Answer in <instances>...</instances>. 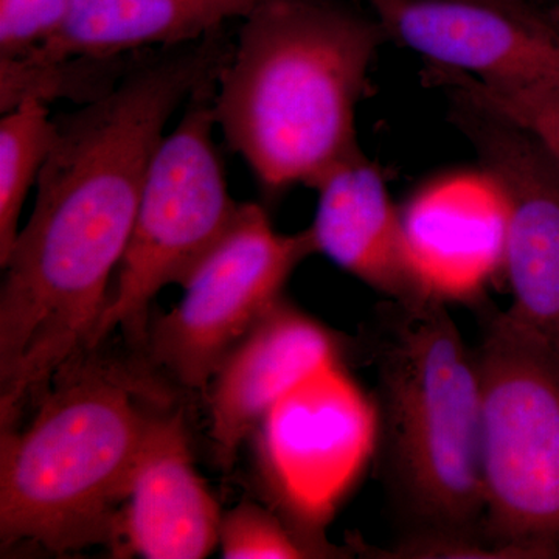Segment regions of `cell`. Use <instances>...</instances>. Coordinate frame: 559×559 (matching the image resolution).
Listing matches in <instances>:
<instances>
[{"label":"cell","instance_id":"7c38bea8","mask_svg":"<svg viewBox=\"0 0 559 559\" xmlns=\"http://www.w3.org/2000/svg\"><path fill=\"white\" fill-rule=\"evenodd\" d=\"M223 514L198 473L180 412L151 433L121 510L114 554L146 559H201L219 546Z\"/></svg>","mask_w":559,"mask_h":559},{"label":"cell","instance_id":"d6986e66","mask_svg":"<svg viewBox=\"0 0 559 559\" xmlns=\"http://www.w3.org/2000/svg\"><path fill=\"white\" fill-rule=\"evenodd\" d=\"M476 2L488 3V5L499 7V9L510 11V13L520 14V16H538L539 9L532 0H476Z\"/></svg>","mask_w":559,"mask_h":559},{"label":"cell","instance_id":"8fae6325","mask_svg":"<svg viewBox=\"0 0 559 559\" xmlns=\"http://www.w3.org/2000/svg\"><path fill=\"white\" fill-rule=\"evenodd\" d=\"M342 355L333 331L285 297L275 304L210 381V436L223 468L280 401Z\"/></svg>","mask_w":559,"mask_h":559},{"label":"cell","instance_id":"30bf717a","mask_svg":"<svg viewBox=\"0 0 559 559\" xmlns=\"http://www.w3.org/2000/svg\"><path fill=\"white\" fill-rule=\"evenodd\" d=\"M314 190L318 209L310 230L318 253L389 301L447 300L419 266L380 165L362 150L331 168Z\"/></svg>","mask_w":559,"mask_h":559},{"label":"cell","instance_id":"ac0fdd59","mask_svg":"<svg viewBox=\"0 0 559 559\" xmlns=\"http://www.w3.org/2000/svg\"><path fill=\"white\" fill-rule=\"evenodd\" d=\"M72 0H0V62L46 46L68 20Z\"/></svg>","mask_w":559,"mask_h":559},{"label":"cell","instance_id":"ffe728a7","mask_svg":"<svg viewBox=\"0 0 559 559\" xmlns=\"http://www.w3.org/2000/svg\"><path fill=\"white\" fill-rule=\"evenodd\" d=\"M544 13H546L550 24L554 25L555 31L559 33V2L551 3L550 7L544 10Z\"/></svg>","mask_w":559,"mask_h":559},{"label":"cell","instance_id":"2e32d148","mask_svg":"<svg viewBox=\"0 0 559 559\" xmlns=\"http://www.w3.org/2000/svg\"><path fill=\"white\" fill-rule=\"evenodd\" d=\"M426 66L423 79L429 86L440 87L514 121L535 135L559 162V91L485 83L454 70Z\"/></svg>","mask_w":559,"mask_h":559},{"label":"cell","instance_id":"8992f818","mask_svg":"<svg viewBox=\"0 0 559 559\" xmlns=\"http://www.w3.org/2000/svg\"><path fill=\"white\" fill-rule=\"evenodd\" d=\"M318 253L310 227L280 234L246 202L229 234L183 283L182 300L146 333L151 359L183 388L207 392L231 349L283 299L296 267Z\"/></svg>","mask_w":559,"mask_h":559},{"label":"cell","instance_id":"52a82bcc","mask_svg":"<svg viewBox=\"0 0 559 559\" xmlns=\"http://www.w3.org/2000/svg\"><path fill=\"white\" fill-rule=\"evenodd\" d=\"M451 98V119L502 205V271L511 294L503 318L559 352V162L514 121Z\"/></svg>","mask_w":559,"mask_h":559},{"label":"cell","instance_id":"ba28073f","mask_svg":"<svg viewBox=\"0 0 559 559\" xmlns=\"http://www.w3.org/2000/svg\"><path fill=\"white\" fill-rule=\"evenodd\" d=\"M342 362L294 389L253 432L257 465L280 514L322 536L358 465L366 407Z\"/></svg>","mask_w":559,"mask_h":559},{"label":"cell","instance_id":"5b68a950","mask_svg":"<svg viewBox=\"0 0 559 559\" xmlns=\"http://www.w3.org/2000/svg\"><path fill=\"white\" fill-rule=\"evenodd\" d=\"M216 81L191 95L182 119L151 159L130 241L91 348L100 347L116 330L145 341L157 294L175 283L183 286L240 215L242 204L231 198L213 140Z\"/></svg>","mask_w":559,"mask_h":559},{"label":"cell","instance_id":"6da1fadb","mask_svg":"<svg viewBox=\"0 0 559 559\" xmlns=\"http://www.w3.org/2000/svg\"><path fill=\"white\" fill-rule=\"evenodd\" d=\"M216 81L215 119L264 197L314 189L360 150L356 114L388 40L342 0H261Z\"/></svg>","mask_w":559,"mask_h":559},{"label":"cell","instance_id":"277c9868","mask_svg":"<svg viewBox=\"0 0 559 559\" xmlns=\"http://www.w3.org/2000/svg\"><path fill=\"white\" fill-rule=\"evenodd\" d=\"M476 355L485 536L513 558H559V352L500 312Z\"/></svg>","mask_w":559,"mask_h":559},{"label":"cell","instance_id":"3957f363","mask_svg":"<svg viewBox=\"0 0 559 559\" xmlns=\"http://www.w3.org/2000/svg\"><path fill=\"white\" fill-rule=\"evenodd\" d=\"M389 305L374 345L385 484L411 533L485 536L476 352L447 300Z\"/></svg>","mask_w":559,"mask_h":559},{"label":"cell","instance_id":"44dd1931","mask_svg":"<svg viewBox=\"0 0 559 559\" xmlns=\"http://www.w3.org/2000/svg\"><path fill=\"white\" fill-rule=\"evenodd\" d=\"M532 2L538 3V2H536V0H532Z\"/></svg>","mask_w":559,"mask_h":559},{"label":"cell","instance_id":"9a60e30c","mask_svg":"<svg viewBox=\"0 0 559 559\" xmlns=\"http://www.w3.org/2000/svg\"><path fill=\"white\" fill-rule=\"evenodd\" d=\"M55 117L47 103L28 98L0 120V263L17 235L28 191L38 183L55 139Z\"/></svg>","mask_w":559,"mask_h":559},{"label":"cell","instance_id":"4fadbf2b","mask_svg":"<svg viewBox=\"0 0 559 559\" xmlns=\"http://www.w3.org/2000/svg\"><path fill=\"white\" fill-rule=\"evenodd\" d=\"M261 0H72L60 33L24 64L110 60L182 46L245 20Z\"/></svg>","mask_w":559,"mask_h":559},{"label":"cell","instance_id":"7a4b0ae2","mask_svg":"<svg viewBox=\"0 0 559 559\" xmlns=\"http://www.w3.org/2000/svg\"><path fill=\"white\" fill-rule=\"evenodd\" d=\"M167 404L153 378L98 347L70 359L27 426L0 432L3 549L116 551L132 474Z\"/></svg>","mask_w":559,"mask_h":559},{"label":"cell","instance_id":"e0dca14e","mask_svg":"<svg viewBox=\"0 0 559 559\" xmlns=\"http://www.w3.org/2000/svg\"><path fill=\"white\" fill-rule=\"evenodd\" d=\"M221 557L226 559L341 558L344 551L283 514L245 502L223 514Z\"/></svg>","mask_w":559,"mask_h":559},{"label":"cell","instance_id":"9c48e42d","mask_svg":"<svg viewBox=\"0 0 559 559\" xmlns=\"http://www.w3.org/2000/svg\"><path fill=\"white\" fill-rule=\"evenodd\" d=\"M389 39L485 83L559 91V33L476 0H366Z\"/></svg>","mask_w":559,"mask_h":559},{"label":"cell","instance_id":"5bb4252c","mask_svg":"<svg viewBox=\"0 0 559 559\" xmlns=\"http://www.w3.org/2000/svg\"><path fill=\"white\" fill-rule=\"evenodd\" d=\"M401 213L419 266L444 299L502 267V205L484 171L436 180Z\"/></svg>","mask_w":559,"mask_h":559}]
</instances>
